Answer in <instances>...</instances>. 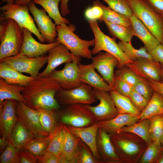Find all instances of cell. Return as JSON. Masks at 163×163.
<instances>
[{"instance_id": "obj_1", "label": "cell", "mask_w": 163, "mask_h": 163, "mask_svg": "<svg viewBox=\"0 0 163 163\" xmlns=\"http://www.w3.org/2000/svg\"><path fill=\"white\" fill-rule=\"evenodd\" d=\"M60 89L59 84L50 77L38 76L25 87L22 94L27 105L32 109L42 107L57 110L60 107L55 96Z\"/></svg>"}, {"instance_id": "obj_2", "label": "cell", "mask_w": 163, "mask_h": 163, "mask_svg": "<svg viewBox=\"0 0 163 163\" xmlns=\"http://www.w3.org/2000/svg\"><path fill=\"white\" fill-rule=\"evenodd\" d=\"M110 135L115 151L122 163L139 162L148 146L142 139L132 133L118 132Z\"/></svg>"}, {"instance_id": "obj_3", "label": "cell", "mask_w": 163, "mask_h": 163, "mask_svg": "<svg viewBox=\"0 0 163 163\" xmlns=\"http://www.w3.org/2000/svg\"><path fill=\"white\" fill-rule=\"evenodd\" d=\"M0 60L19 54L24 40L23 28L11 18L0 19Z\"/></svg>"}, {"instance_id": "obj_4", "label": "cell", "mask_w": 163, "mask_h": 163, "mask_svg": "<svg viewBox=\"0 0 163 163\" xmlns=\"http://www.w3.org/2000/svg\"><path fill=\"white\" fill-rule=\"evenodd\" d=\"M57 36L56 40L64 44L74 56L81 58L92 59L93 58L90 46L94 45V39L87 40L80 38L74 33L75 25L69 24L68 25L62 23L56 26Z\"/></svg>"}, {"instance_id": "obj_5", "label": "cell", "mask_w": 163, "mask_h": 163, "mask_svg": "<svg viewBox=\"0 0 163 163\" xmlns=\"http://www.w3.org/2000/svg\"><path fill=\"white\" fill-rule=\"evenodd\" d=\"M133 14L163 44V18L145 0H127Z\"/></svg>"}, {"instance_id": "obj_6", "label": "cell", "mask_w": 163, "mask_h": 163, "mask_svg": "<svg viewBox=\"0 0 163 163\" xmlns=\"http://www.w3.org/2000/svg\"><path fill=\"white\" fill-rule=\"evenodd\" d=\"M88 23L95 40L94 47L91 50L92 55H96L102 50L111 54L119 61L117 69L133 61L130 59L120 49L115 41V37L111 38L101 30L96 20H88Z\"/></svg>"}, {"instance_id": "obj_7", "label": "cell", "mask_w": 163, "mask_h": 163, "mask_svg": "<svg viewBox=\"0 0 163 163\" xmlns=\"http://www.w3.org/2000/svg\"><path fill=\"white\" fill-rule=\"evenodd\" d=\"M62 106V108L56 111L60 124L83 127L97 122L93 113L84 104H76Z\"/></svg>"}, {"instance_id": "obj_8", "label": "cell", "mask_w": 163, "mask_h": 163, "mask_svg": "<svg viewBox=\"0 0 163 163\" xmlns=\"http://www.w3.org/2000/svg\"><path fill=\"white\" fill-rule=\"evenodd\" d=\"M2 2H5L6 4L0 7L2 12L0 19H13L21 27L31 31L41 43L46 42L30 15L27 5L17 4L14 2V0H2Z\"/></svg>"}, {"instance_id": "obj_9", "label": "cell", "mask_w": 163, "mask_h": 163, "mask_svg": "<svg viewBox=\"0 0 163 163\" xmlns=\"http://www.w3.org/2000/svg\"><path fill=\"white\" fill-rule=\"evenodd\" d=\"M55 97L62 106L76 104L91 105L97 101L92 87L83 83L72 89H60L56 93Z\"/></svg>"}, {"instance_id": "obj_10", "label": "cell", "mask_w": 163, "mask_h": 163, "mask_svg": "<svg viewBox=\"0 0 163 163\" xmlns=\"http://www.w3.org/2000/svg\"><path fill=\"white\" fill-rule=\"evenodd\" d=\"M72 58V61L66 63L62 69L54 70L49 76L57 83L63 89L75 88L82 83L80 79L78 66L81 58L73 55Z\"/></svg>"}, {"instance_id": "obj_11", "label": "cell", "mask_w": 163, "mask_h": 163, "mask_svg": "<svg viewBox=\"0 0 163 163\" xmlns=\"http://www.w3.org/2000/svg\"><path fill=\"white\" fill-rule=\"evenodd\" d=\"M48 55H45L34 58L18 54L0 60L8 64L20 72L28 73L34 78L37 77L40 69L47 62Z\"/></svg>"}, {"instance_id": "obj_12", "label": "cell", "mask_w": 163, "mask_h": 163, "mask_svg": "<svg viewBox=\"0 0 163 163\" xmlns=\"http://www.w3.org/2000/svg\"><path fill=\"white\" fill-rule=\"evenodd\" d=\"M35 4L32 0L27 6L34 17L37 28L46 42L48 43H54L56 40L57 36L56 25L52 21L43 8L39 9Z\"/></svg>"}, {"instance_id": "obj_13", "label": "cell", "mask_w": 163, "mask_h": 163, "mask_svg": "<svg viewBox=\"0 0 163 163\" xmlns=\"http://www.w3.org/2000/svg\"><path fill=\"white\" fill-rule=\"evenodd\" d=\"M95 98L100 103L95 106L85 105L94 114L97 122L108 120L116 117L119 112L110 92L93 89Z\"/></svg>"}, {"instance_id": "obj_14", "label": "cell", "mask_w": 163, "mask_h": 163, "mask_svg": "<svg viewBox=\"0 0 163 163\" xmlns=\"http://www.w3.org/2000/svg\"><path fill=\"white\" fill-rule=\"evenodd\" d=\"M92 60L91 64L94 68L112 90L115 78L114 70L119 64L118 59L108 52H100Z\"/></svg>"}, {"instance_id": "obj_15", "label": "cell", "mask_w": 163, "mask_h": 163, "mask_svg": "<svg viewBox=\"0 0 163 163\" xmlns=\"http://www.w3.org/2000/svg\"><path fill=\"white\" fill-rule=\"evenodd\" d=\"M17 101L14 99H6L0 105L1 135V137L9 141L18 119L16 111Z\"/></svg>"}, {"instance_id": "obj_16", "label": "cell", "mask_w": 163, "mask_h": 163, "mask_svg": "<svg viewBox=\"0 0 163 163\" xmlns=\"http://www.w3.org/2000/svg\"><path fill=\"white\" fill-rule=\"evenodd\" d=\"M16 111L18 118L35 137L49 135L42 129L37 111L23 102L18 101Z\"/></svg>"}, {"instance_id": "obj_17", "label": "cell", "mask_w": 163, "mask_h": 163, "mask_svg": "<svg viewBox=\"0 0 163 163\" xmlns=\"http://www.w3.org/2000/svg\"><path fill=\"white\" fill-rule=\"evenodd\" d=\"M126 66L139 76L147 80L161 82V64L153 60L140 58Z\"/></svg>"}, {"instance_id": "obj_18", "label": "cell", "mask_w": 163, "mask_h": 163, "mask_svg": "<svg viewBox=\"0 0 163 163\" xmlns=\"http://www.w3.org/2000/svg\"><path fill=\"white\" fill-rule=\"evenodd\" d=\"M24 40L19 54L23 55L30 58L39 57L45 55L51 49L59 43L56 40L54 43L43 44L37 42L32 37V32L23 28Z\"/></svg>"}, {"instance_id": "obj_19", "label": "cell", "mask_w": 163, "mask_h": 163, "mask_svg": "<svg viewBox=\"0 0 163 163\" xmlns=\"http://www.w3.org/2000/svg\"><path fill=\"white\" fill-rule=\"evenodd\" d=\"M47 64L45 69L38 76L48 77L56 68L60 65L72 62L73 55L63 44L58 45L50 49L48 52Z\"/></svg>"}, {"instance_id": "obj_20", "label": "cell", "mask_w": 163, "mask_h": 163, "mask_svg": "<svg viewBox=\"0 0 163 163\" xmlns=\"http://www.w3.org/2000/svg\"><path fill=\"white\" fill-rule=\"evenodd\" d=\"M96 145L102 163H122L115 151L110 135L100 127L97 135Z\"/></svg>"}, {"instance_id": "obj_21", "label": "cell", "mask_w": 163, "mask_h": 163, "mask_svg": "<svg viewBox=\"0 0 163 163\" xmlns=\"http://www.w3.org/2000/svg\"><path fill=\"white\" fill-rule=\"evenodd\" d=\"M79 78L81 82L100 91L110 92L112 90L109 85L102 76L96 72L91 63L88 65L78 64Z\"/></svg>"}, {"instance_id": "obj_22", "label": "cell", "mask_w": 163, "mask_h": 163, "mask_svg": "<svg viewBox=\"0 0 163 163\" xmlns=\"http://www.w3.org/2000/svg\"><path fill=\"white\" fill-rule=\"evenodd\" d=\"M66 126L72 133L86 144L94 156L100 161L96 145L97 135L99 127L98 122L91 126L83 127Z\"/></svg>"}, {"instance_id": "obj_23", "label": "cell", "mask_w": 163, "mask_h": 163, "mask_svg": "<svg viewBox=\"0 0 163 163\" xmlns=\"http://www.w3.org/2000/svg\"><path fill=\"white\" fill-rule=\"evenodd\" d=\"M134 36L143 43L147 51L150 53L160 43L158 39L135 15L129 18Z\"/></svg>"}, {"instance_id": "obj_24", "label": "cell", "mask_w": 163, "mask_h": 163, "mask_svg": "<svg viewBox=\"0 0 163 163\" xmlns=\"http://www.w3.org/2000/svg\"><path fill=\"white\" fill-rule=\"evenodd\" d=\"M138 117L127 114H120L112 119L98 122L100 127L110 135L117 133L122 127L132 125L139 121Z\"/></svg>"}, {"instance_id": "obj_25", "label": "cell", "mask_w": 163, "mask_h": 163, "mask_svg": "<svg viewBox=\"0 0 163 163\" xmlns=\"http://www.w3.org/2000/svg\"><path fill=\"white\" fill-rule=\"evenodd\" d=\"M63 130L62 155L69 163H75L81 139L72 133L65 125L63 126Z\"/></svg>"}, {"instance_id": "obj_26", "label": "cell", "mask_w": 163, "mask_h": 163, "mask_svg": "<svg viewBox=\"0 0 163 163\" xmlns=\"http://www.w3.org/2000/svg\"><path fill=\"white\" fill-rule=\"evenodd\" d=\"M0 77L7 83L26 87L34 78L23 75L8 64L0 61Z\"/></svg>"}, {"instance_id": "obj_27", "label": "cell", "mask_w": 163, "mask_h": 163, "mask_svg": "<svg viewBox=\"0 0 163 163\" xmlns=\"http://www.w3.org/2000/svg\"><path fill=\"white\" fill-rule=\"evenodd\" d=\"M25 87L17 84H10L0 78V105L6 99H14L27 105V102L22 94Z\"/></svg>"}, {"instance_id": "obj_28", "label": "cell", "mask_w": 163, "mask_h": 163, "mask_svg": "<svg viewBox=\"0 0 163 163\" xmlns=\"http://www.w3.org/2000/svg\"><path fill=\"white\" fill-rule=\"evenodd\" d=\"M110 93L119 113L127 114L138 117L141 111L133 104L129 98L113 90Z\"/></svg>"}, {"instance_id": "obj_29", "label": "cell", "mask_w": 163, "mask_h": 163, "mask_svg": "<svg viewBox=\"0 0 163 163\" xmlns=\"http://www.w3.org/2000/svg\"><path fill=\"white\" fill-rule=\"evenodd\" d=\"M35 137L32 133L18 118L11 138L10 140L13 145L20 150L25 144Z\"/></svg>"}, {"instance_id": "obj_30", "label": "cell", "mask_w": 163, "mask_h": 163, "mask_svg": "<svg viewBox=\"0 0 163 163\" xmlns=\"http://www.w3.org/2000/svg\"><path fill=\"white\" fill-rule=\"evenodd\" d=\"M36 110L39 113L43 131L49 135L53 134L59 125L57 122L56 110L42 107L38 108Z\"/></svg>"}, {"instance_id": "obj_31", "label": "cell", "mask_w": 163, "mask_h": 163, "mask_svg": "<svg viewBox=\"0 0 163 163\" xmlns=\"http://www.w3.org/2000/svg\"><path fill=\"white\" fill-rule=\"evenodd\" d=\"M93 5L100 7L103 11V14L100 21L104 20L111 23L128 27H132L130 18L125 15L112 10L110 7L103 4L99 0L93 2Z\"/></svg>"}, {"instance_id": "obj_32", "label": "cell", "mask_w": 163, "mask_h": 163, "mask_svg": "<svg viewBox=\"0 0 163 163\" xmlns=\"http://www.w3.org/2000/svg\"><path fill=\"white\" fill-rule=\"evenodd\" d=\"M163 114V97L154 91L145 108L138 117L139 121L155 115Z\"/></svg>"}, {"instance_id": "obj_33", "label": "cell", "mask_w": 163, "mask_h": 163, "mask_svg": "<svg viewBox=\"0 0 163 163\" xmlns=\"http://www.w3.org/2000/svg\"><path fill=\"white\" fill-rule=\"evenodd\" d=\"M61 0H33L35 4L41 6L49 16L55 21L56 25L62 23L70 24L69 20L63 17L60 12L58 5Z\"/></svg>"}, {"instance_id": "obj_34", "label": "cell", "mask_w": 163, "mask_h": 163, "mask_svg": "<svg viewBox=\"0 0 163 163\" xmlns=\"http://www.w3.org/2000/svg\"><path fill=\"white\" fill-rule=\"evenodd\" d=\"M149 119L146 118L132 125L123 126L118 132L133 133L142 139L148 145L152 142L149 132Z\"/></svg>"}, {"instance_id": "obj_35", "label": "cell", "mask_w": 163, "mask_h": 163, "mask_svg": "<svg viewBox=\"0 0 163 163\" xmlns=\"http://www.w3.org/2000/svg\"><path fill=\"white\" fill-rule=\"evenodd\" d=\"M55 132L52 135L34 138L25 144L21 149L26 150L35 156H38L47 149Z\"/></svg>"}, {"instance_id": "obj_36", "label": "cell", "mask_w": 163, "mask_h": 163, "mask_svg": "<svg viewBox=\"0 0 163 163\" xmlns=\"http://www.w3.org/2000/svg\"><path fill=\"white\" fill-rule=\"evenodd\" d=\"M117 44L127 57L133 61L140 58L153 60L151 55L144 46H141L138 49H136L132 46L131 41L126 42L120 41Z\"/></svg>"}, {"instance_id": "obj_37", "label": "cell", "mask_w": 163, "mask_h": 163, "mask_svg": "<svg viewBox=\"0 0 163 163\" xmlns=\"http://www.w3.org/2000/svg\"><path fill=\"white\" fill-rule=\"evenodd\" d=\"M107 26L110 34L120 41L129 42L134 36L132 27H128L111 23L107 21H103Z\"/></svg>"}, {"instance_id": "obj_38", "label": "cell", "mask_w": 163, "mask_h": 163, "mask_svg": "<svg viewBox=\"0 0 163 163\" xmlns=\"http://www.w3.org/2000/svg\"><path fill=\"white\" fill-rule=\"evenodd\" d=\"M163 151V147L159 140L152 141L147 147L140 159V163H155Z\"/></svg>"}, {"instance_id": "obj_39", "label": "cell", "mask_w": 163, "mask_h": 163, "mask_svg": "<svg viewBox=\"0 0 163 163\" xmlns=\"http://www.w3.org/2000/svg\"><path fill=\"white\" fill-rule=\"evenodd\" d=\"M64 124H60L57 128L47 150L57 156L62 155V145L64 136Z\"/></svg>"}, {"instance_id": "obj_40", "label": "cell", "mask_w": 163, "mask_h": 163, "mask_svg": "<svg viewBox=\"0 0 163 163\" xmlns=\"http://www.w3.org/2000/svg\"><path fill=\"white\" fill-rule=\"evenodd\" d=\"M149 132L152 141L159 140L163 134V114L153 116L149 118Z\"/></svg>"}, {"instance_id": "obj_41", "label": "cell", "mask_w": 163, "mask_h": 163, "mask_svg": "<svg viewBox=\"0 0 163 163\" xmlns=\"http://www.w3.org/2000/svg\"><path fill=\"white\" fill-rule=\"evenodd\" d=\"M75 163H102L93 155L91 150L82 140L75 159Z\"/></svg>"}, {"instance_id": "obj_42", "label": "cell", "mask_w": 163, "mask_h": 163, "mask_svg": "<svg viewBox=\"0 0 163 163\" xmlns=\"http://www.w3.org/2000/svg\"><path fill=\"white\" fill-rule=\"evenodd\" d=\"M112 10L130 18L133 13L127 0H102Z\"/></svg>"}, {"instance_id": "obj_43", "label": "cell", "mask_w": 163, "mask_h": 163, "mask_svg": "<svg viewBox=\"0 0 163 163\" xmlns=\"http://www.w3.org/2000/svg\"><path fill=\"white\" fill-rule=\"evenodd\" d=\"M20 150L10 141L5 150L0 156V163H19L18 157Z\"/></svg>"}, {"instance_id": "obj_44", "label": "cell", "mask_w": 163, "mask_h": 163, "mask_svg": "<svg viewBox=\"0 0 163 163\" xmlns=\"http://www.w3.org/2000/svg\"><path fill=\"white\" fill-rule=\"evenodd\" d=\"M133 89L149 101L154 91L147 80L139 76L138 80Z\"/></svg>"}, {"instance_id": "obj_45", "label": "cell", "mask_w": 163, "mask_h": 163, "mask_svg": "<svg viewBox=\"0 0 163 163\" xmlns=\"http://www.w3.org/2000/svg\"><path fill=\"white\" fill-rule=\"evenodd\" d=\"M115 75L120 78L132 87L137 82L138 78V76L134 72L126 66L117 69L115 72Z\"/></svg>"}, {"instance_id": "obj_46", "label": "cell", "mask_w": 163, "mask_h": 163, "mask_svg": "<svg viewBox=\"0 0 163 163\" xmlns=\"http://www.w3.org/2000/svg\"><path fill=\"white\" fill-rule=\"evenodd\" d=\"M38 163H69L62 155L59 156L49 152L44 151L37 157Z\"/></svg>"}, {"instance_id": "obj_47", "label": "cell", "mask_w": 163, "mask_h": 163, "mask_svg": "<svg viewBox=\"0 0 163 163\" xmlns=\"http://www.w3.org/2000/svg\"><path fill=\"white\" fill-rule=\"evenodd\" d=\"M115 81L112 90L129 97L133 90V87L120 78L115 75Z\"/></svg>"}, {"instance_id": "obj_48", "label": "cell", "mask_w": 163, "mask_h": 163, "mask_svg": "<svg viewBox=\"0 0 163 163\" xmlns=\"http://www.w3.org/2000/svg\"><path fill=\"white\" fill-rule=\"evenodd\" d=\"M129 97L135 106L141 112L145 108L149 101L133 90Z\"/></svg>"}, {"instance_id": "obj_49", "label": "cell", "mask_w": 163, "mask_h": 163, "mask_svg": "<svg viewBox=\"0 0 163 163\" xmlns=\"http://www.w3.org/2000/svg\"><path fill=\"white\" fill-rule=\"evenodd\" d=\"M103 11L101 8L97 5H93L88 8L85 12V16L88 20H100L102 18Z\"/></svg>"}, {"instance_id": "obj_50", "label": "cell", "mask_w": 163, "mask_h": 163, "mask_svg": "<svg viewBox=\"0 0 163 163\" xmlns=\"http://www.w3.org/2000/svg\"><path fill=\"white\" fill-rule=\"evenodd\" d=\"M18 157L19 163H37V157L24 149L20 150Z\"/></svg>"}, {"instance_id": "obj_51", "label": "cell", "mask_w": 163, "mask_h": 163, "mask_svg": "<svg viewBox=\"0 0 163 163\" xmlns=\"http://www.w3.org/2000/svg\"><path fill=\"white\" fill-rule=\"evenodd\" d=\"M149 53L153 60L163 64V44L160 43Z\"/></svg>"}, {"instance_id": "obj_52", "label": "cell", "mask_w": 163, "mask_h": 163, "mask_svg": "<svg viewBox=\"0 0 163 163\" xmlns=\"http://www.w3.org/2000/svg\"><path fill=\"white\" fill-rule=\"evenodd\" d=\"M156 11L163 13V0H145Z\"/></svg>"}, {"instance_id": "obj_53", "label": "cell", "mask_w": 163, "mask_h": 163, "mask_svg": "<svg viewBox=\"0 0 163 163\" xmlns=\"http://www.w3.org/2000/svg\"><path fill=\"white\" fill-rule=\"evenodd\" d=\"M147 80L154 91L158 92L163 97V82L152 80Z\"/></svg>"}, {"instance_id": "obj_54", "label": "cell", "mask_w": 163, "mask_h": 163, "mask_svg": "<svg viewBox=\"0 0 163 163\" xmlns=\"http://www.w3.org/2000/svg\"><path fill=\"white\" fill-rule=\"evenodd\" d=\"M69 0H61L60 6V13L63 16H66L69 14L70 12L68 4Z\"/></svg>"}, {"instance_id": "obj_55", "label": "cell", "mask_w": 163, "mask_h": 163, "mask_svg": "<svg viewBox=\"0 0 163 163\" xmlns=\"http://www.w3.org/2000/svg\"><path fill=\"white\" fill-rule=\"evenodd\" d=\"M10 141H9L4 137H1L0 138V152H2L8 146Z\"/></svg>"}, {"instance_id": "obj_56", "label": "cell", "mask_w": 163, "mask_h": 163, "mask_svg": "<svg viewBox=\"0 0 163 163\" xmlns=\"http://www.w3.org/2000/svg\"><path fill=\"white\" fill-rule=\"evenodd\" d=\"M33 0H15L14 2L18 4L27 5Z\"/></svg>"}, {"instance_id": "obj_57", "label": "cell", "mask_w": 163, "mask_h": 163, "mask_svg": "<svg viewBox=\"0 0 163 163\" xmlns=\"http://www.w3.org/2000/svg\"><path fill=\"white\" fill-rule=\"evenodd\" d=\"M155 163H163V151L156 160Z\"/></svg>"}, {"instance_id": "obj_58", "label": "cell", "mask_w": 163, "mask_h": 163, "mask_svg": "<svg viewBox=\"0 0 163 163\" xmlns=\"http://www.w3.org/2000/svg\"><path fill=\"white\" fill-rule=\"evenodd\" d=\"M161 82H163V64H161Z\"/></svg>"}, {"instance_id": "obj_59", "label": "cell", "mask_w": 163, "mask_h": 163, "mask_svg": "<svg viewBox=\"0 0 163 163\" xmlns=\"http://www.w3.org/2000/svg\"><path fill=\"white\" fill-rule=\"evenodd\" d=\"M159 141L160 143L163 147V134L161 136L159 139Z\"/></svg>"}, {"instance_id": "obj_60", "label": "cell", "mask_w": 163, "mask_h": 163, "mask_svg": "<svg viewBox=\"0 0 163 163\" xmlns=\"http://www.w3.org/2000/svg\"><path fill=\"white\" fill-rule=\"evenodd\" d=\"M162 17L163 18V13L160 14Z\"/></svg>"}]
</instances>
